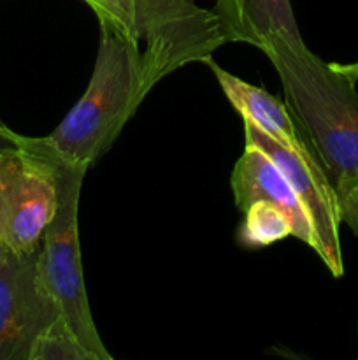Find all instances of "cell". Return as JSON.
Returning <instances> with one entry per match:
<instances>
[{"instance_id":"1","label":"cell","mask_w":358,"mask_h":360,"mask_svg":"<svg viewBox=\"0 0 358 360\" xmlns=\"http://www.w3.org/2000/svg\"><path fill=\"white\" fill-rule=\"evenodd\" d=\"M154 84L142 53L100 25L97 60L84 94L48 136L16 134L18 148L51 164L88 169L112 146Z\"/></svg>"},{"instance_id":"2","label":"cell","mask_w":358,"mask_h":360,"mask_svg":"<svg viewBox=\"0 0 358 360\" xmlns=\"http://www.w3.org/2000/svg\"><path fill=\"white\" fill-rule=\"evenodd\" d=\"M263 55L279 76L284 104L332 185L358 172V91L305 46L302 35L277 34Z\"/></svg>"},{"instance_id":"3","label":"cell","mask_w":358,"mask_h":360,"mask_svg":"<svg viewBox=\"0 0 358 360\" xmlns=\"http://www.w3.org/2000/svg\"><path fill=\"white\" fill-rule=\"evenodd\" d=\"M98 25L142 53L154 83L193 62L207 63L227 44L213 9L195 0H84Z\"/></svg>"},{"instance_id":"4","label":"cell","mask_w":358,"mask_h":360,"mask_svg":"<svg viewBox=\"0 0 358 360\" xmlns=\"http://www.w3.org/2000/svg\"><path fill=\"white\" fill-rule=\"evenodd\" d=\"M56 167L58 206L41 243V273L60 315L65 319L93 360H112L98 334L84 285L79 245V199L88 169L65 164Z\"/></svg>"},{"instance_id":"5","label":"cell","mask_w":358,"mask_h":360,"mask_svg":"<svg viewBox=\"0 0 358 360\" xmlns=\"http://www.w3.org/2000/svg\"><path fill=\"white\" fill-rule=\"evenodd\" d=\"M58 206L56 167L23 148L0 153V246L18 253L41 248Z\"/></svg>"},{"instance_id":"6","label":"cell","mask_w":358,"mask_h":360,"mask_svg":"<svg viewBox=\"0 0 358 360\" xmlns=\"http://www.w3.org/2000/svg\"><path fill=\"white\" fill-rule=\"evenodd\" d=\"M242 123L244 143L258 148L277 165L304 210L314 234L312 252L321 259L333 278H340L344 274V262L340 252V218L336 188L319 165L318 158L312 155L309 146H284L248 120H242Z\"/></svg>"},{"instance_id":"7","label":"cell","mask_w":358,"mask_h":360,"mask_svg":"<svg viewBox=\"0 0 358 360\" xmlns=\"http://www.w3.org/2000/svg\"><path fill=\"white\" fill-rule=\"evenodd\" d=\"M60 315L41 273V248L0 246V360H28L32 347Z\"/></svg>"},{"instance_id":"8","label":"cell","mask_w":358,"mask_h":360,"mask_svg":"<svg viewBox=\"0 0 358 360\" xmlns=\"http://www.w3.org/2000/svg\"><path fill=\"white\" fill-rule=\"evenodd\" d=\"M234 202L239 211H244L256 200H267L281 207L293 224V238L305 243L312 250L314 234L304 210L291 192L286 178L277 165L258 148L246 144L244 151L235 162L230 178Z\"/></svg>"},{"instance_id":"9","label":"cell","mask_w":358,"mask_h":360,"mask_svg":"<svg viewBox=\"0 0 358 360\" xmlns=\"http://www.w3.org/2000/svg\"><path fill=\"white\" fill-rule=\"evenodd\" d=\"M207 65L213 70L227 101L241 115L242 120L251 122L267 136L284 146H307L284 102L269 94L265 88L246 83L241 77L221 69V65L214 63L213 58L207 62Z\"/></svg>"},{"instance_id":"10","label":"cell","mask_w":358,"mask_h":360,"mask_svg":"<svg viewBox=\"0 0 358 360\" xmlns=\"http://www.w3.org/2000/svg\"><path fill=\"white\" fill-rule=\"evenodd\" d=\"M213 11L225 42L260 49L277 34L300 35L290 0H216Z\"/></svg>"},{"instance_id":"11","label":"cell","mask_w":358,"mask_h":360,"mask_svg":"<svg viewBox=\"0 0 358 360\" xmlns=\"http://www.w3.org/2000/svg\"><path fill=\"white\" fill-rule=\"evenodd\" d=\"M244 220L237 232L239 245L249 250L267 248L288 236H293V224L281 207L267 200H256L246 207Z\"/></svg>"},{"instance_id":"12","label":"cell","mask_w":358,"mask_h":360,"mask_svg":"<svg viewBox=\"0 0 358 360\" xmlns=\"http://www.w3.org/2000/svg\"><path fill=\"white\" fill-rule=\"evenodd\" d=\"M28 360H93L62 315L39 336Z\"/></svg>"},{"instance_id":"13","label":"cell","mask_w":358,"mask_h":360,"mask_svg":"<svg viewBox=\"0 0 358 360\" xmlns=\"http://www.w3.org/2000/svg\"><path fill=\"white\" fill-rule=\"evenodd\" d=\"M337 197L340 224L347 225L354 236H358V172L344 176L333 183Z\"/></svg>"},{"instance_id":"14","label":"cell","mask_w":358,"mask_h":360,"mask_svg":"<svg viewBox=\"0 0 358 360\" xmlns=\"http://www.w3.org/2000/svg\"><path fill=\"white\" fill-rule=\"evenodd\" d=\"M14 148H18L16 132L11 130L0 118V153H6V151L14 150Z\"/></svg>"},{"instance_id":"15","label":"cell","mask_w":358,"mask_h":360,"mask_svg":"<svg viewBox=\"0 0 358 360\" xmlns=\"http://www.w3.org/2000/svg\"><path fill=\"white\" fill-rule=\"evenodd\" d=\"M330 65H332L333 69L337 70V72L343 74V76H346L350 81H353V83H357V81H358V62H354V63H330Z\"/></svg>"}]
</instances>
